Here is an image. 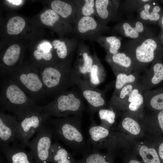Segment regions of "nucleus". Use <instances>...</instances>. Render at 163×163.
I'll use <instances>...</instances> for the list:
<instances>
[{
    "label": "nucleus",
    "instance_id": "f257e3e1",
    "mask_svg": "<svg viewBox=\"0 0 163 163\" xmlns=\"http://www.w3.org/2000/svg\"><path fill=\"white\" fill-rule=\"evenodd\" d=\"M82 112L65 117L50 119L48 123L57 140L70 147L74 154L83 157L89 154L91 146L86 140L82 131Z\"/></svg>",
    "mask_w": 163,
    "mask_h": 163
},
{
    "label": "nucleus",
    "instance_id": "f03ea898",
    "mask_svg": "<svg viewBox=\"0 0 163 163\" xmlns=\"http://www.w3.org/2000/svg\"><path fill=\"white\" fill-rule=\"evenodd\" d=\"M0 110L11 112L19 121L33 113H42V107L8 78L1 84Z\"/></svg>",
    "mask_w": 163,
    "mask_h": 163
},
{
    "label": "nucleus",
    "instance_id": "7ed1b4c3",
    "mask_svg": "<svg viewBox=\"0 0 163 163\" xmlns=\"http://www.w3.org/2000/svg\"><path fill=\"white\" fill-rule=\"evenodd\" d=\"M46 96L55 97L75 85L73 67L69 62L47 66L39 72Z\"/></svg>",
    "mask_w": 163,
    "mask_h": 163
},
{
    "label": "nucleus",
    "instance_id": "20e7f679",
    "mask_svg": "<svg viewBox=\"0 0 163 163\" xmlns=\"http://www.w3.org/2000/svg\"><path fill=\"white\" fill-rule=\"evenodd\" d=\"M83 98L80 92L67 90L42 106V113L59 118L82 112L86 109Z\"/></svg>",
    "mask_w": 163,
    "mask_h": 163
},
{
    "label": "nucleus",
    "instance_id": "39448f33",
    "mask_svg": "<svg viewBox=\"0 0 163 163\" xmlns=\"http://www.w3.org/2000/svg\"><path fill=\"white\" fill-rule=\"evenodd\" d=\"M29 69L12 70L7 74L37 104L46 96L39 72Z\"/></svg>",
    "mask_w": 163,
    "mask_h": 163
},
{
    "label": "nucleus",
    "instance_id": "423d86ee",
    "mask_svg": "<svg viewBox=\"0 0 163 163\" xmlns=\"http://www.w3.org/2000/svg\"><path fill=\"white\" fill-rule=\"evenodd\" d=\"M74 71L75 84L79 87L83 97L88 102L90 116H94L100 109L105 108L107 104L105 93L111 88L114 83L106 86L104 89H100L82 78Z\"/></svg>",
    "mask_w": 163,
    "mask_h": 163
},
{
    "label": "nucleus",
    "instance_id": "0eeeda50",
    "mask_svg": "<svg viewBox=\"0 0 163 163\" xmlns=\"http://www.w3.org/2000/svg\"><path fill=\"white\" fill-rule=\"evenodd\" d=\"M34 139L27 145L35 163H49L53 132L48 123L44 124L37 132Z\"/></svg>",
    "mask_w": 163,
    "mask_h": 163
},
{
    "label": "nucleus",
    "instance_id": "6e6552de",
    "mask_svg": "<svg viewBox=\"0 0 163 163\" xmlns=\"http://www.w3.org/2000/svg\"><path fill=\"white\" fill-rule=\"evenodd\" d=\"M50 118L47 114L38 113L27 116L18 121L17 140L20 145L24 148L27 146L31 136Z\"/></svg>",
    "mask_w": 163,
    "mask_h": 163
},
{
    "label": "nucleus",
    "instance_id": "1a4fd4ad",
    "mask_svg": "<svg viewBox=\"0 0 163 163\" xmlns=\"http://www.w3.org/2000/svg\"><path fill=\"white\" fill-rule=\"evenodd\" d=\"M157 47L156 42L149 38L136 48L131 58L133 65V72L140 73L145 71V66L155 59V51Z\"/></svg>",
    "mask_w": 163,
    "mask_h": 163
},
{
    "label": "nucleus",
    "instance_id": "9d476101",
    "mask_svg": "<svg viewBox=\"0 0 163 163\" xmlns=\"http://www.w3.org/2000/svg\"><path fill=\"white\" fill-rule=\"evenodd\" d=\"M90 124L88 128L89 138L88 141L90 144L92 150L100 151L104 149H109L112 138V132L95 121L94 116H90Z\"/></svg>",
    "mask_w": 163,
    "mask_h": 163
},
{
    "label": "nucleus",
    "instance_id": "9b49d317",
    "mask_svg": "<svg viewBox=\"0 0 163 163\" xmlns=\"http://www.w3.org/2000/svg\"><path fill=\"white\" fill-rule=\"evenodd\" d=\"M102 29L101 24L93 17L82 16L77 20L74 32L81 39L97 40Z\"/></svg>",
    "mask_w": 163,
    "mask_h": 163
},
{
    "label": "nucleus",
    "instance_id": "f8f14e48",
    "mask_svg": "<svg viewBox=\"0 0 163 163\" xmlns=\"http://www.w3.org/2000/svg\"><path fill=\"white\" fill-rule=\"evenodd\" d=\"M18 121L16 116L6 114L0 110V144L9 145L17 140Z\"/></svg>",
    "mask_w": 163,
    "mask_h": 163
},
{
    "label": "nucleus",
    "instance_id": "ddd939ff",
    "mask_svg": "<svg viewBox=\"0 0 163 163\" xmlns=\"http://www.w3.org/2000/svg\"><path fill=\"white\" fill-rule=\"evenodd\" d=\"M20 145L14 143L11 146L0 144V150L8 163H35L31 156Z\"/></svg>",
    "mask_w": 163,
    "mask_h": 163
},
{
    "label": "nucleus",
    "instance_id": "4468645a",
    "mask_svg": "<svg viewBox=\"0 0 163 163\" xmlns=\"http://www.w3.org/2000/svg\"><path fill=\"white\" fill-rule=\"evenodd\" d=\"M143 91L151 89L163 81V64L157 62L140 75L139 80Z\"/></svg>",
    "mask_w": 163,
    "mask_h": 163
},
{
    "label": "nucleus",
    "instance_id": "2eb2a0df",
    "mask_svg": "<svg viewBox=\"0 0 163 163\" xmlns=\"http://www.w3.org/2000/svg\"><path fill=\"white\" fill-rule=\"evenodd\" d=\"M93 62V55L91 54L88 49L83 46H81L73 67V70L80 77L89 82V75Z\"/></svg>",
    "mask_w": 163,
    "mask_h": 163
},
{
    "label": "nucleus",
    "instance_id": "dca6fc26",
    "mask_svg": "<svg viewBox=\"0 0 163 163\" xmlns=\"http://www.w3.org/2000/svg\"><path fill=\"white\" fill-rule=\"evenodd\" d=\"M106 59L116 76L120 73L129 74L133 71L132 59L123 53H118L113 55L108 54Z\"/></svg>",
    "mask_w": 163,
    "mask_h": 163
},
{
    "label": "nucleus",
    "instance_id": "f3484780",
    "mask_svg": "<svg viewBox=\"0 0 163 163\" xmlns=\"http://www.w3.org/2000/svg\"><path fill=\"white\" fill-rule=\"evenodd\" d=\"M144 107L154 111L163 110V86L144 91Z\"/></svg>",
    "mask_w": 163,
    "mask_h": 163
},
{
    "label": "nucleus",
    "instance_id": "a211bd4d",
    "mask_svg": "<svg viewBox=\"0 0 163 163\" xmlns=\"http://www.w3.org/2000/svg\"><path fill=\"white\" fill-rule=\"evenodd\" d=\"M139 83L138 82L127 85L117 92L113 93L108 102L109 108L116 112L122 111L124 104L132 90Z\"/></svg>",
    "mask_w": 163,
    "mask_h": 163
},
{
    "label": "nucleus",
    "instance_id": "6ab92c4d",
    "mask_svg": "<svg viewBox=\"0 0 163 163\" xmlns=\"http://www.w3.org/2000/svg\"><path fill=\"white\" fill-rule=\"evenodd\" d=\"M49 161L52 163H77L72 155L57 141L51 146Z\"/></svg>",
    "mask_w": 163,
    "mask_h": 163
},
{
    "label": "nucleus",
    "instance_id": "aec40b11",
    "mask_svg": "<svg viewBox=\"0 0 163 163\" xmlns=\"http://www.w3.org/2000/svg\"><path fill=\"white\" fill-rule=\"evenodd\" d=\"M116 156L114 152L103 154L100 151L92 150L89 154L76 161L77 163H113Z\"/></svg>",
    "mask_w": 163,
    "mask_h": 163
},
{
    "label": "nucleus",
    "instance_id": "412c9836",
    "mask_svg": "<svg viewBox=\"0 0 163 163\" xmlns=\"http://www.w3.org/2000/svg\"><path fill=\"white\" fill-rule=\"evenodd\" d=\"M51 6L52 9L62 18L72 17L76 20L77 8L75 3L73 6L64 1L55 0L52 2Z\"/></svg>",
    "mask_w": 163,
    "mask_h": 163
},
{
    "label": "nucleus",
    "instance_id": "4be33fe9",
    "mask_svg": "<svg viewBox=\"0 0 163 163\" xmlns=\"http://www.w3.org/2000/svg\"><path fill=\"white\" fill-rule=\"evenodd\" d=\"M93 56L94 62L89 75V82L91 85L96 87L104 81L106 73L95 53Z\"/></svg>",
    "mask_w": 163,
    "mask_h": 163
},
{
    "label": "nucleus",
    "instance_id": "5701e85b",
    "mask_svg": "<svg viewBox=\"0 0 163 163\" xmlns=\"http://www.w3.org/2000/svg\"><path fill=\"white\" fill-rule=\"evenodd\" d=\"M143 91L141 92L127 106L125 111L126 114L134 118L142 117L144 116V107Z\"/></svg>",
    "mask_w": 163,
    "mask_h": 163
},
{
    "label": "nucleus",
    "instance_id": "b1692460",
    "mask_svg": "<svg viewBox=\"0 0 163 163\" xmlns=\"http://www.w3.org/2000/svg\"><path fill=\"white\" fill-rule=\"evenodd\" d=\"M95 1L84 0L75 1L77 8L76 21L82 16L93 17L94 15L97 14Z\"/></svg>",
    "mask_w": 163,
    "mask_h": 163
},
{
    "label": "nucleus",
    "instance_id": "393cba45",
    "mask_svg": "<svg viewBox=\"0 0 163 163\" xmlns=\"http://www.w3.org/2000/svg\"><path fill=\"white\" fill-rule=\"evenodd\" d=\"M140 74L139 72H133L129 74L120 73L117 74L116 76V78L113 93L117 92L127 85L138 82Z\"/></svg>",
    "mask_w": 163,
    "mask_h": 163
},
{
    "label": "nucleus",
    "instance_id": "a878e982",
    "mask_svg": "<svg viewBox=\"0 0 163 163\" xmlns=\"http://www.w3.org/2000/svg\"><path fill=\"white\" fill-rule=\"evenodd\" d=\"M21 49L19 45H12L6 51L3 57L4 63L8 66H11L18 62L20 55Z\"/></svg>",
    "mask_w": 163,
    "mask_h": 163
},
{
    "label": "nucleus",
    "instance_id": "bb28decb",
    "mask_svg": "<svg viewBox=\"0 0 163 163\" xmlns=\"http://www.w3.org/2000/svg\"><path fill=\"white\" fill-rule=\"evenodd\" d=\"M98 112L101 120L100 125L110 130L111 126L115 123L116 112L109 108H101Z\"/></svg>",
    "mask_w": 163,
    "mask_h": 163
},
{
    "label": "nucleus",
    "instance_id": "cd10ccee",
    "mask_svg": "<svg viewBox=\"0 0 163 163\" xmlns=\"http://www.w3.org/2000/svg\"><path fill=\"white\" fill-rule=\"evenodd\" d=\"M122 128L133 135H139L141 131V127L135 119L125 114L120 123Z\"/></svg>",
    "mask_w": 163,
    "mask_h": 163
},
{
    "label": "nucleus",
    "instance_id": "c85d7f7f",
    "mask_svg": "<svg viewBox=\"0 0 163 163\" xmlns=\"http://www.w3.org/2000/svg\"><path fill=\"white\" fill-rule=\"evenodd\" d=\"M25 24L24 19L20 16H14L11 18L7 24L8 33L10 35H17L23 30Z\"/></svg>",
    "mask_w": 163,
    "mask_h": 163
},
{
    "label": "nucleus",
    "instance_id": "c756f323",
    "mask_svg": "<svg viewBox=\"0 0 163 163\" xmlns=\"http://www.w3.org/2000/svg\"><path fill=\"white\" fill-rule=\"evenodd\" d=\"M42 22L48 26L53 27L60 19V16L52 9H48L42 13L40 16Z\"/></svg>",
    "mask_w": 163,
    "mask_h": 163
},
{
    "label": "nucleus",
    "instance_id": "7c9ffc66",
    "mask_svg": "<svg viewBox=\"0 0 163 163\" xmlns=\"http://www.w3.org/2000/svg\"><path fill=\"white\" fill-rule=\"evenodd\" d=\"M123 28L125 35L127 37L134 39L137 38L139 36V33L142 32L144 30L143 24L140 21L136 22L135 27L133 28L127 23L123 24Z\"/></svg>",
    "mask_w": 163,
    "mask_h": 163
},
{
    "label": "nucleus",
    "instance_id": "2f4dec72",
    "mask_svg": "<svg viewBox=\"0 0 163 163\" xmlns=\"http://www.w3.org/2000/svg\"><path fill=\"white\" fill-rule=\"evenodd\" d=\"M144 8V9L141 11L140 14L142 19L145 20H149L151 21H156L159 19L160 16L158 12L160 11V8L159 6H155L151 12L149 11L150 8L149 4L145 5Z\"/></svg>",
    "mask_w": 163,
    "mask_h": 163
},
{
    "label": "nucleus",
    "instance_id": "473e14b6",
    "mask_svg": "<svg viewBox=\"0 0 163 163\" xmlns=\"http://www.w3.org/2000/svg\"><path fill=\"white\" fill-rule=\"evenodd\" d=\"M109 2V1L108 0L95 1L96 14L102 19H106L109 16V13L107 8Z\"/></svg>",
    "mask_w": 163,
    "mask_h": 163
},
{
    "label": "nucleus",
    "instance_id": "72a5a7b5",
    "mask_svg": "<svg viewBox=\"0 0 163 163\" xmlns=\"http://www.w3.org/2000/svg\"><path fill=\"white\" fill-rule=\"evenodd\" d=\"M52 44L56 52L58 57L62 60H64L69 55L67 47L64 41L59 40H54L52 42Z\"/></svg>",
    "mask_w": 163,
    "mask_h": 163
},
{
    "label": "nucleus",
    "instance_id": "f704fd0d",
    "mask_svg": "<svg viewBox=\"0 0 163 163\" xmlns=\"http://www.w3.org/2000/svg\"><path fill=\"white\" fill-rule=\"evenodd\" d=\"M105 41L109 45L108 54L113 55L118 53L121 44L120 39L115 36H111L106 37Z\"/></svg>",
    "mask_w": 163,
    "mask_h": 163
},
{
    "label": "nucleus",
    "instance_id": "c9c22d12",
    "mask_svg": "<svg viewBox=\"0 0 163 163\" xmlns=\"http://www.w3.org/2000/svg\"><path fill=\"white\" fill-rule=\"evenodd\" d=\"M142 91H143L139 82L130 93L128 97L124 104L122 111H124L127 106L135 98L138 94Z\"/></svg>",
    "mask_w": 163,
    "mask_h": 163
},
{
    "label": "nucleus",
    "instance_id": "e433bc0d",
    "mask_svg": "<svg viewBox=\"0 0 163 163\" xmlns=\"http://www.w3.org/2000/svg\"><path fill=\"white\" fill-rule=\"evenodd\" d=\"M33 56L35 59L38 61L43 59L47 61H50L53 58V54L51 51L49 52H40L37 50H34Z\"/></svg>",
    "mask_w": 163,
    "mask_h": 163
},
{
    "label": "nucleus",
    "instance_id": "4c0bfd02",
    "mask_svg": "<svg viewBox=\"0 0 163 163\" xmlns=\"http://www.w3.org/2000/svg\"><path fill=\"white\" fill-rule=\"evenodd\" d=\"M52 46L49 42H45L39 44L37 46V50L40 52H49L50 51Z\"/></svg>",
    "mask_w": 163,
    "mask_h": 163
},
{
    "label": "nucleus",
    "instance_id": "58836bf2",
    "mask_svg": "<svg viewBox=\"0 0 163 163\" xmlns=\"http://www.w3.org/2000/svg\"><path fill=\"white\" fill-rule=\"evenodd\" d=\"M154 114L152 115L158 121L159 126L163 131V110L154 111Z\"/></svg>",
    "mask_w": 163,
    "mask_h": 163
},
{
    "label": "nucleus",
    "instance_id": "ea45409f",
    "mask_svg": "<svg viewBox=\"0 0 163 163\" xmlns=\"http://www.w3.org/2000/svg\"><path fill=\"white\" fill-rule=\"evenodd\" d=\"M123 163H143L139 160L134 155L127 156L123 159Z\"/></svg>",
    "mask_w": 163,
    "mask_h": 163
},
{
    "label": "nucleus",
    "instance_id": "a19ab883",
    "mask_svg": "<svg viewBox=\"0 0 163 163\" xmlns=\"http://www.w3.org/2000/svg\"><path fill=\"white\" fill-rule=\"evenodd\" d=\"M9 2H11L13 5H18L20 4L22 2V0H7Z\"/></svg>",
    "mask_w": 163,
    "mask_h": 163
},
{
    "label": "nucleus",
    "instance_id": "79ce46f5",
    "mask_svg": "<svg viewBox=\"0 0 163 163\" xmlns=\"http://www.w3.org/2000/svg\"><path fill=\"white\" fill-rule=\"evenodd\" d=\"M0 163H5L3 158L0 155Z\"/></svg>",
    "mask_w": 163,
    "mask_h": 163
},
{
    "label": "nucleus",
    "instance_id": "37998d69",
    "mask_svg": "<svg viewBox=\"0 0 163 163\" xmlns=\"http://www.w3.org/2000/svg\"><path fill=\"white\" fill-rule=\"evenodd\" d=\"M149 0H142V1H143V2H147V1H149Z\"/></svg>",
    "mask_w": 163,
    "mask_h": 163
},
{
    "label": "nucleus",
    "instance_id": "c03bdc74",
    "mask_svg": "<svg viewBox=\"0 0 163 163\" xmlns=\"http://www.w3.org/2000/svg\"><path fill=\"white\" fill-rule=\"evenodd\" d=\"M162 37H163V34L162 35Z\"/></svg>",
    "mask_w": 163,
    "mask_h": 163
},
{
    "label": "nucleus",
    "instance_id": "a18cd8bd",
    "mask_svg": "<svg viewBox=\"0 0 163 163\" xmlns=\"http://www.w3.org/2000/svg\"></svg>",
    "mask_w": 163,
    "mask_h": 163
}]
</instances>
